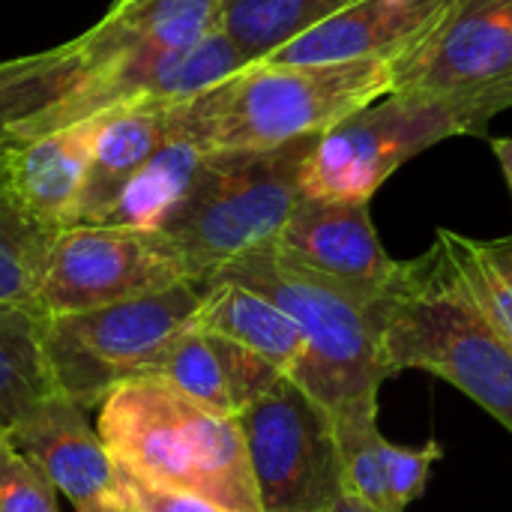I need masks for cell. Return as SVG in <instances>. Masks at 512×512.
Returning a JSON list of instances; mask_svg holds the SVG:
<instances>
[{
  "mask_svg": "<svg viewBox=\"0 0 512 512\" xmlns=\"http://www.w3.org/2000/svg\"><path fill=\"white\" fill-rule=\"evenodd\" d=\"M372 312L387 375L444 378L512 435V342L477 306L438 237L420 258L396 264Z\"/></svg>",
  "mask_w": 512,
  "mask_h": 512,
  "instance_id": "obj_1",
  "label": "cell"
},
{
  "mask_svg": "<svg viewBox=\"0 0 512 512\" xmlns=\"http://www.w3.org/2000/svg\"><path fill=\"white\" fill-rule=\"evenodd\" d=\"M402 57H363L327 66L249 63L225 81L165 108L171 129L201 153L279 147L321 135L348 114L387 96Z\"/></svg>",
  "mask_w": 512,
  "mask_h": 512,
  "instance_id": "obj_2",
  "label": "cell"
},
{
  "mask_svg": "<svg viewBox=\"0 0 512 512\" xmlns=\"http://www.w3.org/2000/svg\"><path fill=\"white\" fill-rule=\"evenodd\" d=\"M96 429L114 462L135 477L201 495L228 512H264L237 417L195 402L159 375L111 390Z\"/></svg>",
  "mask_w": 512,
  "mask_h": 512,
  "instance_id": "obj_3",
  "label": "cell"
},
{
  "mask_svg": "<svg viewBox=\"0 0 512 512\" xmlns=\"http://www.w3.org/2000/svg\"><path fill=\"white\" fill-rule=\"evenodd\" d=\"M315 138L201 156L189 189L159 225L192 282L207 285L222 267L279 237L303 198L300 174Z\"/></svg>",
  "mask_w": 512,
  "mask_h": 512,
  "instance_id": "obj_4",
  "label": "cell"
},
{
  "mask_svg": "<svg viewBox=\"0 0 512 512\" xmlns=\"http://www.w3.org/2000/svg\"><path fill=\"white\" fill-rule=\"evenodd\" d=\"M213 279L252 288L294 318L306 339V357L288 378L330 414L357 402H378L390 375L372 312L375 297L312 273L273 246L231 261Z\"/></svg>",
  "mask_w": 512,
  "mask_h": 512,
  "instance_id": "obj_5",
  "label": "cell"
},
{
  "mask_svg": "<svg viewBox=\"0 0 512 512\" xmlns=\"http://www.w3.org/2000/svg\"><path fill=\"white\" fill-rule=\"evenodd\" d=\"M204 282L45 318V357L54 390L84 411L105 402L120 384L150 375L165 348L195 324Z\"/></svg>",
  "mask_w": 512,
  "mask_h": 512,
  "instance_id": "obj_6",
  "label": "cell"
},
{
  "mask_svg": "<svg viewBox=\"0 0 512 512\" xmlns=\"http://www.w3.org/2000/svg\"><path fill=\"white\" fill-rule=\"evenodd\" d=\"M456 135H477L459 108L420 93H387L315 138L300 174L303 198L369 204L405 162Z\"/></svg>",
  "mask_w": 512,
  "mask_h": 512,
  "instance_id": "obj_7",
  "label": "cell"
},
{
  "mask_svg": "<svg viewBox=\"0 0 512 512\" xmlns=\"http://www.w3.org/2000/svg\"><path fill=\"white\" fill-rule=\"evenodd\" d=\"M237 423L264 512H321L345 492L330 411L282 375Z\"/></svg>",
  "mask_w": 512,
  "mask_h": 512,
  "instance_id": "obj_8",
  "label": "cell"
},
{
  "mask_svg": "<svg viewBox=\"0 0 512 512\" xmlns=\"http://www.w3.org/2000/svg\"><path fill=\"white\" fill-rule=\"evenodd\" d=\"M390 93L459 108L477 129L512 108V0H456L444 21L396 66Z\"/></svg>",
  "mask_w": 512,
  "mask_h": 512,
  "instance_id": "obj_9",
  "label": "cell"
},
{
  "mask_svg": "<svg viewBox=\"0 0 512 512\" xmlns=\"http://www.w3.org/2000/svg\"><path fill=\"white\" fill-rule=\"evenodd\" d=\"M180 282L192 279L159 228L69 225L51 243L36 309L45 318L87 312L159 294Z\"/></svg>",
  "mask_w": 512,
  "mask_h": 512,
  "instance_id": "obj_10",
  "label": "cell"
},
{
  "mask_svg": "<svg viewBox=\"0 0 512 512\" xmlns=\"http://www.w3.org/2000/svg\"><path fill=\"white\" fill-rule=\"evenodd\" d=\"M6 435L75 512H132L120 465L72 399L45 396Z\"/></svg>",
  "mask_w": 512,
  "mask_h": 512,
  "instance_id": "obj_11",
  "label": "cell"
},
{
  "mask_svg": "<svg viewBox=\"0 0 512 512\" xmlns=\"http://www.w3.org/2000/svg\"><path fill=\"white\" fill-rule=\"evenodd\" d=\"M456 0H351L261 57L273 66H327L411 54Z\"/></svg>",
  "mask_w": 512,
  "mask_h": 512,
  "instance_id": "obj_12",
  "label": "cell"
},
{
  "mask_svg": "<svg viewBox=\"0 0 512 512\" xmlns=\"http://www.w3.org/2000/svg\"><path fill=\"white\" fill-rule=\"evenodd\" d=\"M270 246L282 258L369 297L384 291L399 264L384 252L369 204L351 201L300 198Z\"/></svg>",
  "mask_w": 512,
  "mask_h": 512,
  "instance_id": "obj_13",
  "label": "cell"
},
{
  "mask_svg": "<svg viewBox=\"0 0 512 512\" xmlns=\"http://www.w3.org/2000/svg\"><path fill=\"white\" fill-rule=\"evenodd\" d=\"M99 129L102 117H90L12 144L6 189L27 216L54 231L72 225Z\"/></svg>",
  "mask_w": 512,
  "mask_h": 512,
  "instance_id": "obj_14",
  "label": "cell"
},
{
  "mask_svg": "<svg viewBox=\"0 0 512 512\" xmlns=\"http://www.w3.org/2000/svg\"><path fill=\"white\" fill-rule=\"evenodd\" d=\"M195 327L201 333L231 339L261 354L282 375H294V369L306 357V339L294 324V318L264 294L243 288L237 282H225V279L207 282L204 300L195 315Z\"/></svg>",
  "mask_w": 512,
  "mask_h": 512,
  "instance_id": "obj_15",
  "label": "cell"
},
{
  "mask_svg": "<svg viewBox=\"0 0 512 512\" xmlns=\"http://www.w3.org/2000/svg\"><path fill=\"white\" fill-rule=\"evenodd\" d=\"M165 108L168 105H135L102 117L72 225H96L123 186L156 153L168 132Z\"/></svg>",
  "mask_w": 512,
  "mask_h": 512,
  "instance_id": "obj_16",
  "label": "cell"
},
{
  "mask_svg": "<svg viewBox=\"0 0 512 512\" xmlns=\"http://www.w3.org/2000/svg\"><path fill=\"white\" fill-rule=\"evenodd\" d=\"M201 156L204 153L198 150L192 138L168 126L156 153L138 168V174L123 186V192L99 216L96 225L156 231L165 222V216L174 210V204L183 198V192L189 189Z\"/></svg>",
  "mask_w": 512,
  "mask_h": 512,
  "instance_id": "obj_17",
  "label": "cell"
},
{
  "mask_svg": "<svg viewBox=\"0 0 512 512\" xmlns=\"http://www.w3.org/2000/svg\"><path fill=\"white\" fill-rule=\"evenodd\" d=\"M42 330L45 315L33 303H0V432L57 393Z\"/></svg>",
  "mask_w": 512,
  "mask_h": 512,
  "instance_id": "obj_18",
  "label": "cell"
},
{
  "mask_svg": "<svg viewBox=\"0 0 512 512\" xmlns=\"http://www.w3.org/2000/svg\"><path fill=\"white\" fill-rule=\"evenodd\" d=\"M348 3L351 0H222L216 24L252 60H261Z\"/></svg>",
  "mask_w": 512,
  "mask_h": 512,
  "instance_id": "obj_19",
  "label": "cell"
},
{
  "mask_svg": "<svg viewBox=\"0 0 512 512\" xmlns=\"http://www.w3.org/2000/svg\"><path fill=\"white\" fill-rule=\"evenodd\" d=\"M435 237L477 306L512 342V240H474L450 228H441Z\"/></svg>",
  "mask_w": 512,
  "mask_h": 512,
  "instance_id": "obj_20",
  "label": "cell"
},
{
  "mask_svg": "<svg viewBox=\"0 0 512 512\" xmlns=\"http://www.w3.org/2000/svg\"><path fill=\"white\" fill-rule=\"evenodd\" d=\"M57 231L27 216L0 189V303H33Z\"/></svg>",
  "mask_w": 512,
  "mask_h": 512,
  "instance_id": "obj_21",
  "label": "cell"
},
{
  "mask_svg": "<svg viewBox=\"0 0 512 512\" xmlns=\"http://www.w3.org/2000/svg\"><path fill=\"white\" fill-rule=\"evenodd\" d=\"M330 417L342 456L345 489L381 512H396L387 489V471H384V435L378 432L375 423L378 402H357Z\"/></svg>",
  "mask_w": 512,
  "mask_h": 512,
  "instance_id": "obj_22",
  "label": "cell"
},
{
  "mask_svg": "<svg viewBox=\"0 0 512 512\" xmlns=\"http://www.w3.org/2000/svg\"><path fill=\"white\" fill-rule=\"evenodd\" d=\"M150 375L165 378L180 393L192 396L195 402H201V405H207L213 411L234 414V402H231V393H228L222 363H219V357H216V351L210 345V336L201 333L195 324L165 348V354L156 360Z\"/></svg>",
  "mask_w": 512,
  "mask_h": 512,
  "instance_id": "obj_23",
  "label": "cell"
},
{
  "mask_svg": "<svg viewBox=\"0 0 512 512\" xmlns=\"http://www.w3.org/2000/svg\"><path fill=\"white\" fill-rule=\"evenodd\" d=\"M0 512H60L51 483L6 432H0Z\"/></svg>",
  "mask_w": 512,
  "mask_h": 512,
  "instance_id": "obj_24",
  "label": "cell"
},
{
  "mask_svg": "<svg viewBox=\"0 0 512 512\" xmlns=\"http://www.w3.org/2000/svg\"><path fill=\"white\" fill-rule=\"evenodd\" d=\"M444 459V447L432 438L423 447H399L384 438V471L387 489L396 512H405L417 498H423L435 465Z\"/></svg>",
  "mask_w": 512,
  "mask_h": 512,
  "instance_id": "obj_25",
  "label": "cell"
},
{
  "mask_svg": "<svg viewBox=\"0 0 512 512\" xmlns=\"http://www.w3.org/2000/svg\"><path fill=\"white\" fill-rule=\"evenodd\" d=\"M210 336V345L222 363V372H225V381H228V393H231V402H234V414H240L249 402H255L261 393H267L279 378L282 372L264 360L261 354L231 342V339H222V336Z\"/></svg>",
  "mask_w": 512,
  "mask_h": 512,
  "instance_id": "obj_26",
  "label": "cell"
},
{
  "mask_svg": "<svg viewBox=\"0 0 512 512\" xmlns=\"http://www.w3.org/2000/svg\"><path fill=\"white\" fill-rule=\"evenodd\" d=\"M123 489H126L129 507L135 512H228L219 504L201 498V495L180 492L171 486H159V483H150V480L135 477L129 471H123Z\"/></svg>",
  "mask_w": 512,
  "mask_h": 512,
  "instance_id": "obj_27",
  "label": "cell"
},
{
  "mask_svg": "<svg viewBox=\"0 0 512 512\" xmlns=\"http://www.w3.org/2000/svg\"><path fill=\"white\" fill-rule=\"evenodd\" d=\"M321 512H381V510H378V507H372V504H366L363 498H357L354 492H348V489H345V492H342L330 507H324Z\"/></svg>",
  "mask_w": 512,
  "mask_h": 512,
  "instance_id": "obj_28",
  "label": "cell"
},
{
  "mask_svg": "<svg viewBox=\"0 0 512 512\" xmlns=\"http://www.w3.org/2000/svg\"><path fill=\"white\" fill-rule=\"evenodd\" d=\"M492 150H495V156L504 168V177L512 189V138H492Z\"/></svg>",
  "mask_w": 512,
  "mask_h": 512,
  "instance_id": "obj_29",
  "label": "cell"
},
{
  "mask_svg": "<svg viewBox=\"0 0 512 512\" xmlns=\"http://www.w3.org/2000/svg\"><path fill=\"white\" fill-rule=\"evenodd\" d=\"M15 141L9 138H0V189H6V165H9V150H12Z\"/></svg>",
  "mask_w": 512,
  "mask_h": 512,
  "instance_id": "obj_30",
  "label": "cell"
},
{
  "mask_svg": "<svg viewBox=\"0 0 512 512\" xmlns=\"http://www.w3.org/2000/svg\"><path fill=\"white\" fill-rule=\"evenodd\" d=\"M132 512H135V510H132Z\"/></svg>",
  "mask_w": 512,
  "mask_h": 512,
  "instance_id": "obj_31",
  "label": "cell"
}]
</instances>
